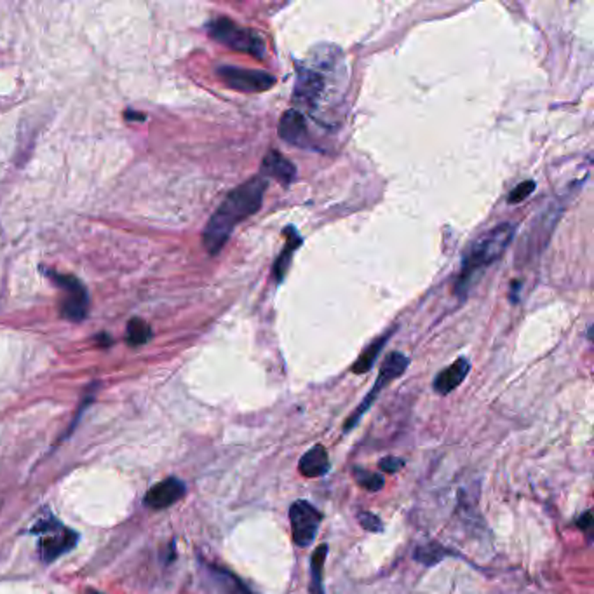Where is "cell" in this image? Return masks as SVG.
I'll list each match as a JSON object with an SVG mask.
<instances>
[{"instance_id":"9a60e30c","label":"cell","mask_w":594,"mask_h":594,"mask_svg":"<svg viewBox=\"0 0 594 594\" xmlns=\"http://www.w3.org/2000/svg\"><path fill=\"white\" fill-rule=\"evenodd\" d=\"M284 234L288 236L286 237L284 250H282V253L275 258L274 267H272V275H274L275 282H282V279H284L286 272H288L289 268V264H291L293 253H295L296 248L302 244V237H300V234L296 232L295 227H288V229L284 230Z\"/></svg>"},{"instance_id":"6da1fadb","label":"cell","mask_w":594,"mask_h":594,"mask_svg":"<svg viewBox=\"0 0 594 594\" xmlns=\"http://www.w3.org/2000/svg\"><path fill=\"white\" fill-rule=\"evenodd\" d=\"M267 186V178L257 175L229 192L202 232V244L209 255H218L236 227L260 211Z\"/></svg>"},{"instance_id":"277c9868","label":"cell","mask_w":594,"mask_h":594,"mask_svg":"<svg viewBox=\"0 0 594 594\" xmlns=\"http://www.w3.org/2000/svg\"><path fill=\"white\" fill-rule=\"evenodd\" d=\"M408 366H410V359L406 358L403 352H389V354L385 355V359H383L382 362V368H380L378 371V376H376L375 380V385H373L371 390L366 394V398L362 399L361 405L354 410V413H352V415L344 422V433H348V431H352L359 422H361V419L364 417V413L368 412L369 406H371L373 403H375V399L378 398V394L382 392L390 382L399 378V376L406 371Z\"/></svg>"},{"instance_id":"d4e9b609","label":"cell","mask_w":594,"mask_h":594,"mask_svg":"<svg viewBox=\"0 0 594 594\" xmlns=\"http://www.w3.org/2000/svg\"><path fill=\"white\" fill-rule=\"evenodd\" d=\"M126 119H131V120H143L145 119V115L143 113H133V110H126Z\"/></svg>"},{"instance_id":"30bf717a","label":"cell","mask_w":594,"mask_h":594,"mask_svg":"<svg viewBox=\"0 0 594 594\" xmlns=\"http://www.w3.org/2000/svg\"><path fill=\"white\" fill-rule=\"evenodd\" d=\"M278 133L286 143L295 147H309L310 136L305 119L298 110H286L279 120Z\"/></svg>"},{"instance_id":"d6986e66","label":"cell","mask_w":594,"mask_h":594,"mask_svg":"<svg viewBox=\"0 0 594 594\" xmlns=\"http://www.w3.org/2000/svg\"><path fill=\"white\" fill-rule=\"evenodd\" d=\"M352 476H354L355 483H358L361 488L368 490V492H378V490L383 488V478L380 474H376V472L371 471H366V469L362 467H352Z\"/></svg>"},{"instance_id":"5bb4252c","label":"cell","mask_w":594,"mask_h":594,"mask_svg":"<svg viewBox=\"0 0 594 594\" xmlns=\"http://www.w3.org/2000/svg\"><path fill=\"white\" fill-rule=\"evenodd\" d=\"M298 471L303 478H321L330 471V457L323 444L310 448L298 462Z\"/></svg>"},{"instance_id":"7402d4cb","label":"cell","mask_w":594,"mask_h":594,"mask_svg":"<svg viewBox=\"0 0 594 594\" xmlns=\"http://www.w3.org/2000/svg\"><path fill=\"white\" fill-rule=\"evenodd\" d=\"M358 520L359 524H361L366 531H371V533H380V531H383V523L376 514L368 513V511H361V513H358Z\"/></svg>"},{"instance_id":"e0dca14e","label":"cell","mask_w":594,"mask_h":594,"mask_svg":"<svg viewBox=\"0 0 594 594\" xmlns=\"http://www.w3.org/2000/svg\"><path fill=\"white\" fill-rule=\"evenodd\" d=\"M448 556H453V552L450 549L443 547L438 542H427V544L419 545V547L413 551V559L426 566H434L441 561V559L448 558Z\"/></svg>"},{"instance_id":"8fae6325","label":"cell","mask_w":594,"mask_h":594,"mask_svg":"<svg viewBox=\"0 0 594 594\" xmlns=\"http://www.w3.org/2000/svg\"><path fill=\"white\" fill-rule=\"evenodd\" d=\"M185 485L179 481L178 478H168L155 485L154 488L148 490L147 497H145V504L150 509H168L172 504L178 502L183 495H185Z\"/></svg>"},{"instance_id":"3957f363","label":"cell","mask_w":594,"mask_h":594,"mask_svg":"<svg viewBox=\"0 0 594 594\" xmlns=\"http://www.w3.org/2000/svg\"><path fill=\"white\" fill-rule=\"evenodd\" d=\"M208 33L211 39L237 53L250 54L257 60H265L267 47L264 37L258 35L255 30L244 29L229 18H216L208 23Z\"/></svg>"},{"instance_id":"5b68a950","label":"cell","mask_w":594,"mask_h":594,"mask_svg":"<svg viewBox=\"0 0 594 594\" xmlns=\"http://www.w3.org/2000/svg\"><path fill=\"white\" fill-rule=\"evenodd\" d=\"M46 274L58 288L65 291V298L61 302V316L74 323H81L88 316L89 310L88 289L74 275H63L53 271H46Z\"/></svg>"},{"instance_id":"ffe728a7","label":"cell","mask_w":594,"mask_h":594,"mask_svg":"<svg viewBox=\"0 0 594 594\" xmlns=\"http://www.w3.org/2000/svg\"><path fill=\"white\" fill-rule=\"evenodd\" d=\"M152 338V328L141 319H131L127 324V342L131 345H143Z\"/></svg>"},{"instance_id":"7a4b0ae2","label":"cell","mask_w":594,"mask_h":594,"mask_svg":"<svg viewBox=\"0 0 594 594\" xmlns=\"http://www.w3.org/2000/svg\"><path fill=\"white\" fill-rule=\"evenodd\" d=\"M516 234V225L511 222L500 223L493 227L488 232L479 236L471 248L467 250L464 262H462L460 272L455 281V293L460 296L467 295L469 289L474 286L479 275L486 271L492 264H495Z\"/></svg>"},{"instance_id":"2e32d148","label":"cell","mask_w":594,"mask_h":594,"mask_svg":"<svg viewBox=\"0 0 594 594\" xmlns=\"http://www.w3.org/2000/svg\"><path fill=\"white\" fill-rule=\"evenodd\" d=\"M389 338H390V333H383L382 337L376 338L375 342H371V344H369L368 347H366L364 351L361 352V355L355 359V362L352 364L351 371L355 373V375H364V373H368L369 369L373 368L376 358L380 355L382 348L385 347V344H387V340H389Z\"/></svg>"},{"instance_id":"8992f818","label":"cell","mask_w":594,"mask_h":594,"mask_svg":"<svg viewBox=\"0 0 594 594\" xmlns=\"http://www.w3.org/2000/svg\"><path fill=\"white\" fill-rule=\"evenodd\" d=\"M216 75L227 88L234 91L255 95V93H265L274 88L275 77L264 70H253V68L232 67V65H222L216 68Z\"/></svg>"},{"instance_id":"484cf974","label":"cell","mask_w":594,"mask_h":594,"mask_svg":"<svg viewBox=\"0 0 594 594\" xmlns=\"http://www.w3.org/2000/svg\"><path fill=\"white\" fill-rule=\"evenodd\" d=\"M88 594H102V593H96V591H89Z\"/></svg>"},{"instance_id":"52a82bcc","label":"cell","mask_w":594,"mask_h":594,"mask_svg":"<svg viewBox=\"0 0 594 594\" xmlns=\"http://www.w3.org/2000/svg\"><path fill=\"white\" fill-rule=\"evenodd\" d=\"M35 531L40 533L39 549L40 556L46 563L60 558L61 554L70 551L77 542V533L72 531L70 528H65L60 521H42L35 528Z\"/></svg>"},{"instance_id":"ba28073f","label":"cell","mask_w":594,"mask_h":594,"mask_svg":"<svg viewBox=\"0 0 594 594\" xmlns=\"http://www.w3.org/2000/svg\"><path fill=\"white\" fill-rule=\"evenodd\" d=\"M289 521H291L293 542L300 547H309L319 531L323 514L307 500H296L289 507Z\"/></svg>"},{"instance_id":"7c38bea8","label":"cell","mask_w":594,"mask_h":594,"mask_svg":"<svg viewBox=\"0 0 594 594\" xmlns=\"http://www.w3.org/2000/svg\"><path fill=\"white\" fill-rule=\"evenodd\" d=\"M471 371V361L467 358H458L457 361L451 362L448 368H444L443 371H440L436 375L433 382L434 392L440 394V396H448L451 390L457 389L462 382L465 380V376Z\"/></svg>"},{"instance_id":"cb8c5ba5","label":"cell","mask_w":594,"mask_h":594,"mask_svg":"<svg viewBox=\"0 0 594 594\" xmlns=\"http://www.w3.org/2000/svg\"><path fill=\"white\" fill-rule=\"evenodd\" d=\"M577 527L586 530V533L591 537V528H593V513H591V511H586V513L579 517V521H577Z\"/></svg>"},{"instance_id":"ac0fdd59","label":"cell","mask_w":594,"mask_h":594,"mask_svg":"<svg viewBox=\"0 0 594 594\" xmlns=\"http://www.w3.org/2000/svg\"><path fill=\"white\" fill-rule=\"evenodd\" d=\"M328 545L321 544L319 547L314 551L312 558H310V591L312 594H324L323 587V568L324 561H326Z\"/></svg>"},{"instance_id":"9c48e42d","label":"cell","mask_w":594,"mask_h":594,"mask_svg":"<svg viewBox=\"0 0 594 594\" xmlns=\"http://www.w3.org/2000/svg\"><path fill=\"white\" fill-rule=\"evenodd\" d=\"M324 89H326V82L324 77L316 70L310 68H298L296 72V84L295 93H293V102L298 105L305 106V109L314 110L323 98Z\"/></svg>"},{"instance_id":"44dd1931","label":"cell","mask_w":594,"mask_h":594,"mask_svg":"<svg viewBox=\"0 0 594 594\" xmlns=\"http://www.w3.org/2000/svg\"><path fill=\"white\" fill-rule=\"evenodd\" d=\"M535 188H537V185H535V182H531V179L521 182L520 185H516L511 190L509 195H507V202H509V204H520V202H523L524 199H528V197L533 193Z\"/></svg>"},{"instance_id":"603a6c76","label":"cell","mask_w":594,"mask_h":594,"mask_svg":"<svg viewBox=\"0 0 594 594\" xmlns=\"http://www.w3.org/2000/svg\"><path fill=\"white\" fill-rule=\"evenodd\" d=\"M378 467L380 471L387 472V474H394V472L405 467V460L399 457H383L378 460Z\"/></svg>"},{"instance_id":"4fadbf2b","label":"cell","mask_w":594,"mask_h":594,"mask_svg":"<svg viewBox=\"0 0 594 594\" xmlns=\"http://www.w3.org/2000/svg\"><path fill=\"white\" fill-rule=\"evenodd\" d=\"M262 176L274 178L282 186H289L296 178V168L281 152L271 150L262 162Z\"/></svg>"}]
</instances>
